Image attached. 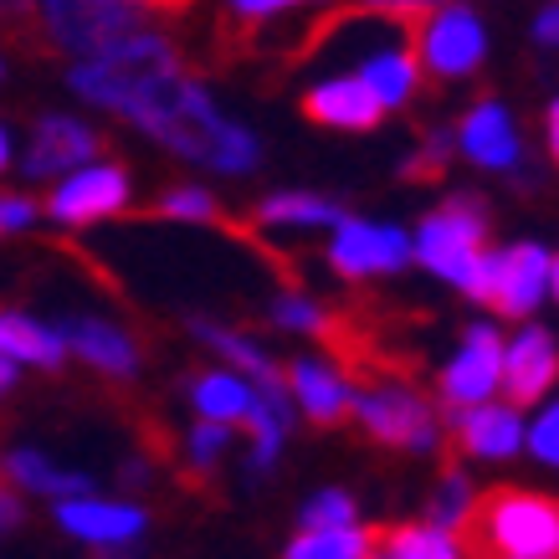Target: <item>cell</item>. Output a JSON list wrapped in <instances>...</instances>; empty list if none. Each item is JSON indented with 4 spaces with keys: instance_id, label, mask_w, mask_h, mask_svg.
Returning <instances> with one entry per match:
<instances>
[{
    "instance_id": "1",
    "label": "cell",
    "mask_w": 559,
    "mask_h": 559,
    "mask_svg": "<svg viewBox=\"0 0 559 559\" xmlns=\"http://www.w3.org/2000/svg\"><path fill=\"white\" fill-rule=\"evenodd\" d=\"M72 87L190 165H205L216 175H247L262 159L252 129L226 119L211 93L186 72L180 51L150 26L103 47L98 57H83V68H72Z\"/></svg>"
},
{
    "instance_id": "2",
    "label": "cell",
    "mask_w": 559,
    "mask_h": 559,
    "mask_svg": "<svg viewBox=\"0 0 559 559\" xmlns=\"http://www.w3.org/2000/svg\"><path fill=\"white\" fill-rule=\"evenodd\" d=\"M473 559H559V498L528 488H498L477 498L467 519Z\"/></svg>"
},
{
    "instance_id": "3",
    "label": "cell",
    "mask_w": 559,
    "mask_h": 559,
    "mask_svg": "<svg viewBox=\"0 0 559 559\" xmlns=\"http://www.w3.org/2000/svg\"><path fill=\"white\" fill-rule=\"evenodd\" d=\"M411 257L421 262L431 277L441 283H452V288H473L477 267H483V257H488V221L477 211L473 201H447L441 211L416 226V237H411Z\"/></svg>"
},
{
    "instance_id": "4",
    "label": "cell",
    "mask_w": 559,
    "mask_h": 559,
    "mask_svg": "<svg viewBox=\"0 0 559 559\" xmlns=\"http://www.w3.org/2000/svg\"><path fill=\"white\" fill-rule=\"evenodd\" d=\"M36 5H41L47 47L72 57H98L103 47L144 32L150 21L144 0H36Z\"/></svg>"
},
{
    "instance_id": "5",
    "label": "cell",
    "mask_w": 559,
    "mask_h": 559,
    "mask_svg": "<svg viewBox=\"0 0 559 559\" xmlns=\"http://www.w3.org/2000/svg\"><path fill=\"white\" fill-rule=\"evenodd\" d=\"M411 47H416V62H421L426 78L457 83V78H473L488 62V26H483V16H477L473 5H457V0L441 5L437 0L411 26Z\"/></svg>"
},
{
    "instance_id": "6",
    "label": "cell",
    "mask_w": 559,
    "mask_h": 559,
    "mask_svg": "<svg viewBox=\"0 0 559 559\" xmlns=\"http://www.w3.org/2000/svg\"><path fill=\"white\" fill-rule=\"evenodd\" d=\"M549 262L555 257L544 252L539 241H513L503 252H488L473 277V288H467V298L488 304L503 319H528L549 298Z\"/></svg>"
},
{
    "instance_id": "7",
    "label": "cell",
    "mask_w": 559,
    "mask_h": 559,
    "mask_svg": "<svg viewBox=\"0 0 559 559\" xmlns=\"http://www.w3.org/2000/svg\"><path fill=\"white\" fill-rule=\"evenodd\" d=\"M411 262V237L401 226L385 221H365V216H340L334 221V241H329V267L365 283V277H390Z\"/></svg>"
},
{
    "instance_id": "8",
    "label": "cell",
    "mask_w": 559,
    "mask_h": 559,
    "mask_svg": "<svg viewBox=\"0 0 559 559\" xmlns=\"http://www.w3.org/2000/svg\"><path fill=\"white\" fill-rule=\"evenodd\" d=\"M355 416L380 447H406V452H431L441 437L437 416L416 390L406 385H380L355 395Z\"/></svg>"
},
{
    "instance_id": "9",
    "label": "cell",
    "mask_w": 559,
    "mask_h": 559,
    "mask_svg": "<svg viewBox=\"0 0 559 559\" xmlns=\"http://www.w3.org/2000/svg\"><path fill=\"white\" fill-rule=\"evenodd\" d=\"M441 401L447 406H477V401H492L503 390V334L492 323H473L462 344L452 349V359L441 365Z\"/></svg>"
},
{
    "instance_id": "10",
    "label": "cell",
    "mask_w": 559,
    "mask_h": 559,
    "mask_svg": "<svg viewBox=\"0 0 559 559\" xmlns=\"http://www.w3.org/2000/svg\"><path fill=\"white\" fill-rule=\"evenodd\" d=\"M555 380H559V344L549 329L528 323L513 340H503V395L519 411L539 406L544 395L555 390Z\"/></svg>"
},
{
    "instance_id": "11",
    "label": "cell",
    "mask_w": 559,
    "mask_h": 559,
    "mask_svg": "<svg viewBox=\"0 0 559 559\" xmlns=\"http://www.w3.org/2000/svg\"><path fill=\"white\" fill-rule=\"evenodd\" d=\"M134 190H129V175L119 165H83V170L62 180L57 195H51V216L62 226H93V221H108L129 211Z\"/></svg>"
},
{
    "instance_id": "12",
    "label": "cell",
    "mask_w": 559,
    "mask_h": 559,
    "mask_svg": "<svg viewBox=\"0 0 559 559\" xmlns=\"http://www.w3.org/2000/svg\"><path fill=\"white\" fill-rule=\"evenodd\" d=\"M452 139H457L462 159L477 165V170H519V159H524V139H519L513 114L498 98L473 103Z\"/></svg>"
},
{
    "instance_id": "13",
    "label": "cell",
    "mask_w": 559,
    "mask_h": 559,
    "mask_svg": "<svg viewBox=\"0 0 559 559\" xmlns=\"http://www.w3.org/2000/svg\"><path fill=\"white\" fill-rule=\"evenodd\" d=\"M304 114L323 129H344V134H365L385 119V103L370 93V83L359 72H334L304 93Z\"/></svg>"
},
{
    "instance_id": "14",
    "label": "cell",
    "mask_w": 559,
    "mask_h": 559,
    "mask_svg": "<svg viewBox=\"0 0 559 559\" xmlns=\"http://www.w3.org/2000/svg\"><path fill=\"white\" fill-rule=\"evenodd\" d=\"M452 431H457L462 452L483 462H503L524 452V411L503 406V401H477V406H457L452 411Z\"/></svg>"
},
{
    "instance_id": "15",
    "label": "cell",
    "mask_w": 559,
    "mask_h": 559,
    "mask_svg": "<svg viewBox=\"0 0 559 559\" xmlns=\"http://www.w3.org/2000/svg\"><path fill=\"white\" fill-rule=\"evenodd\" d=\"M98 150H103V134H93L87 123L68 119V114H47L32 134L26 175L32 180H51V175H62V170H83Z\"/></svg>"
},
{
    "instance_id": "16",
    "label": "cell",
    "mask_w": 559,
    "mask_h": 559,
    "mask_svg": "<svg viewBox=\"0 0 559 559\" xmlns=\"http://www.w3.org/2000/svg\"><path fill=\"white\" fill-rule=\"evenodd\" d=\"M283 380H288V401L304 411L308 421L334 426L355 411V385H349L340 374V365H329V359H313V355L293 359V370L283 374Z\"/></svg>"
},
{
    "instance_id": "17",
    "label": "cell",
    "mask_w": 559,
    "mask_h": 559,
    "mask_svg": "<svg viewBox=\"0 0 559 559\" xmlns=\"http://www.w3.org/2000/svg\"><path fill=\"white\" fill-rule=\"evenodd\" d=\"M57 524L78 534V539L98 544V549H129V544L144 534V509H129V503H93V498H68L57 509Z\"/></svg>"
},
{
    "instance_id": "18",
    "label": "cell",
    "mask_w": 559,
    "mask_h": 559,
    "mask_svg": "<svg viewBox=\"0 0 559 559\" xmlns=\"http://www.w3.org/2000/svg\"><path fill=\"white\" fill-rule=\"evenodd\" d=\"M262 395H288V390H262L247 374H226V370H205L190 380V406L201 411L205 421H226V426H247L252 411L262 406Z\"/></svg>"
},
{
    "instance_id": "19",
    "label": "cell",
    "mask_w": 559,
    "mask_h": 559,
    "mask_svg": "<svg viewBox=\"0 0 559 559\" xmlns=\"http://www.w3.org/2000/svg\"><path fill=\"white\" fill-rule=\"evenodd\" d=\"M62 344L72 355H83L93 370L103 374H134L139 370V344L123 334L119 323H103V319H68L62 329Z\"/></svg>"
},
{
    "instance_id": "20",
    "label": "cell",
    "mask_w": 559,
    "mask_h": 559,
    "mask_svg": "<svg viewBox=\"0 0 559 559\" xmlns=\"http://www.w3.org/2000/svg\"><path fill=\"white\" fill-rule=\"evenodd\" d=\"M344 211L329 195H308V190H283V195H267V201L257 205V226H267V231H334V221Z\"/></svg>"
},
{
    "instance_id": "21",
    "label": "cell",
    "mask_w": 559,
    "mask_h": 559,
    "mask_svg": "<svg viewBox=\"0 0 559 559\" xmlns=\"http://www.w3.org/2000/svg\"><path fill=\"white\" fill-rule=\"evenodd\" d=\"M195 334H201L211 349H216L226 365H237V374H247L252 385L262 390H288V380H283V370L272 365V355L262 349V344H252L247 334H237V329H221V323H195Z\"/></svg>"
},
{
    "instance_id": "22",
    "label": "cell",
    "mask_w": 559,
    "mask_h": 559,
    "mask_svg": "<svg viewBox=\"0 0 559 559\" xmlns=\"http://www.w3.org/2000/svg\"><path fill=\"white\" fill-rule=\"evenodd\" d=\"M0 355L21 359V365L57 370L68 359V344H62V334H51L47 323H32V319H21V313H0Z\"/></svg>"
},
{
    "instance_id": "23",
    "label": "cell",
    "mask_w": 559,
    "mask_h": 559,
    "mask_svg": "<svg viewBox=\"0 0 559 559\" xmlns=\"http://www.w3.org/2000/svg\"><path fill=\"white\" fill-rule=\"evenodd\" d=\"M5 473L16 488H32V492H51V498H83L93 483L83 473H62L57 462H47L36 447H16L11 457H5Z\"/></svg>"
},
{
    "instance_id": "24",
    "label": "cell",
    "mask_w": 559,
    "mask_h": 559,
    "mask_svg": "<svg viewBox=\"0 0 559 559\" xmlns=\"http://www.w3.org/2000/svg\"><path fill=\"white\" fill-rule=\"evenodd\" d=\"M370 555H374V539H370V528H359V524L304 528L283 549V559H370Z\"/></svg>"
},
{
    "instance_id": "25",
    "label": "cell",
    "mask_w": 559,
    "mask_h": 559,
    "mask_svg": "<svg viewBox=\"0 0 559 559\" xmlns=\"http://www.w3.org/2000/svg\"><path fill=\"white\" fill-rule=\"evenodd\" d=\"M385 559H467V549H462L457 528H447V524H406V528H390Z\"/></svg>"
},
{
    "instance_id": "26",
    "label": "cell",
    "mask_w": 559,
    "mask_h": 559,
    "mask_svg": "<svg viewBox=\"0 0 559 559\" xmlns=\"http://www.w3.org/2000/svg\"><path fill=\"white\" fill-rule=\"evenodd\" d=\"M0 41L41 57L47 47V26H41V5L36 0H0Z\"/></svg>"
},
{
    "instance_id": "27",
    "label": "cell",
    "mask_w": 559,
    "mask_h": 559,
    "mask_svg": "<svg viewBox=\"0 0 559 559\" xmlns=\"http://www.w3.org/2000/svg\"><path fill=\"white\" fill-rule=\"evenodd\" d=\"M477 509V488L467 483L462 473H447L441 477L437 498H431V524H447V528H462L467 519H473Z\"/></svg>"
},
{
    "instance_id": "28",
    "label": "cell",
    "mask_w": 559,
    "mask_h": 559,
    "mask_svg": "<svg viewBox=\"0 0 559 559\" xmlns=\"http://www.w3.org/2000/svg\"><path fill=\"white\" fill-rule=\"evenodd\" d=\"M154 216H165V221H216L221 216V205H216V195L211 190H201V186H175V190H165L159 195V205H154Z\"/></svg>"
},
{
    "instance_id": "29",
    "label": "cell",
    "mask_w": 559,
    "mask_h": 559,
    "mask_svg": "<svg viewBox=\"0 0 559 559\" xmlns=\"http://www.w3.org/2000/svg\"><path fill=\"white\" fill-rule=\"evenodd\" d=\"M221 5H226V26L257 32V26H272L277 16H288L298 5H323V0H221Z\"/></svg>"
},
{
    "instance_id": "30",
    "label": "cell",
    "mask_w": 559,
    "mask_h": 559,
    "mask_svg": "<svg viewBox=\"0 0 559 559\" xmlns=\"http://www.w3.org/2000/svg\"><path fill=\"white\" fill-rule=\"evenodd\" d=\"M298 524L304 528H340V524H359L355 513V498L344 488H323L319 498H308L304 513H298Z\"/></svg>"
},
{
    "instance_id": "31",
    "label": "cell",
    "mask_w": 559,
    "mask_h": 559,
    "mask_svg": "<svg viewBox=\"0 0 559 559\" xmlns=\"http://www.w3.org/2000/svg\"><path fill=\"white\" fill-rule=\"evenodd\" d=\"M524 452L534 462H544V467H559V395L555 401L544 395V411L528 421V431H524Z\"/></svg>"
},
{
    "instance_id": "32",
    "label": "cell",
    "mask_w": 559,
    "mask_h": 559,
    "mask_svg": "<svg viewBox=\"0 0 559 559\" xmlns=\"http://www.w3.org/2000/svg\"><path fill=\"white\" fill-rule=\"evenodd\" d=\"M272 323H283L293 334H323V308L304 293H277L272 298Z\"/></svg>"
},
{
    "instance_id": "33",
    "label": "cell",
    "mask_w": 559,
    "mask_h": 559,
    "mask_svg": "<svg viewBox=\"0 0 559 559\" xmlns=\"http://www.w3.org/2000/svg\"><path fill=\"white\" fill-rule=\"evenodd\" d=\"M226 447H231V426H226V421H205V416H201V426L186 437V452H190V467H195V473H211Z\"/></svg>"
},
{
    "instance_id": "34",
    "label": "cell",
    "mask_w": 559,
    "mask_h": 559,
    "mask_svg": "<svg viewBox=\"0 0 559 559\" xmlns=\"http://www.w3.org/2000/svg\"><path fill=\"white\" fill-rule=\"evenodd\" d=\"M431 5H437V0H359V11H374V16H390V21H406V26H416Z\"/></svg>"
},
{
    "instance_id": "35",
    "label": "cell",
    "mask_w": 559,
    "mask_h": 559,
    "mask_svg": "<svg viewBox=\"0 0 559 559\" xmlns=\"http://www.w3.org/2000/svg\"><path fill=\"white\" fill-rule=\"evenodd\" d=\"M36 221V205L21 201V195H0V237L5 231H21V226H32Z\"/></svg>"
},
{
    "instance_id": "36",
    "label": "cell",
    "mask_w": 559,
    "mask_h": 559,
    "mask_svg": "<svg viewBox=\"0 0 559 559\" xmlns=\"http://www.w3.org/2000/svg\"><path fill=\"white\" fill-rule=\"evenodd\" d=\"M534 41H539V47H559V0L534 16Z\"/></svg>"
},
{
    "instance_id": "37",
    "label": "cell",
    "mask_w": 559,
    "mask_h": 559,
    "mask_svg": "<svg viewBox=\"0 0 559 559\" xmlns=\"http://www.w3.org/2000/svg\"><path fill=\"white\" fill-rule=\"evenodd\" d=\"M544 144H549V159L559 165V98L549 103V114H544Z\"/></svg>"
},
{
    "instance_id": "38",
    "label": "cell",
    "mask_w": 559,
    "mask_h": 559,
    "mask_svg": "<svg viewBox=\"0 0 559 559\" xmlns=\"http://www.w3.org/2000/svg\"><path fill=\"white\" fill-rule=\"evenodd\" d=\"M11 385H16V365H11V359L0 355V395H5Z\"/></svg>"
},
{
    "instance_id": "39",
    "label": "cell",
    "mask_w": 559,
    "mask_h": 559,
    "mask_svg": "<svg viewBox=\"0 0 559 559\" xmlns=\"http://www.w3.org/2000/svg\"><path fill=\"white\" fill-rule=\"evenodd\" d=\"M144 5H150V11H186L190 0H144Z\"/></svg>"
},
{
    "instance_id": "40",
    "label": "cell",
    "mask_w": 559,
    "mask_h": 559,
    "mask_svg": "<svg viewBox=\"0 0 559 559\" xmlns=\"http://www.w3.org/2000/svg\"><path fill=\"white\" fill-rule=\"evenodd\" d=\"M549 298H555V304H559V257H555V262H549Z\"/></svg>"
},
{
    "instance_id": "41",
    "label": "cell",
    "mask_w": 559,
    "mask_h": 559,
    "mask_svg": "<svg viewBox=\"0 0 559 559\" xmlns=\"http://www.w3.org/2000/svg\"><path fill=\"white\" fill-rule=\"evenodd\" d=\"M5 159H11V139L0 134V170H5Z\"/></svg>"
},
{
    "instance_id": "42",
    "label": "cell",
    "mask_w": 559,
    "mask_h": 559,
    "mask_svg": "<svg viewBox=\"0 0 559 559\" xmlns=\"http://www.w3.org/2000/svg\"><path fill=\"white\" fill-rule=\"evenodd\" d=\"M370 559H385V555H370Z\"/></svg>"
}]
</instances>
